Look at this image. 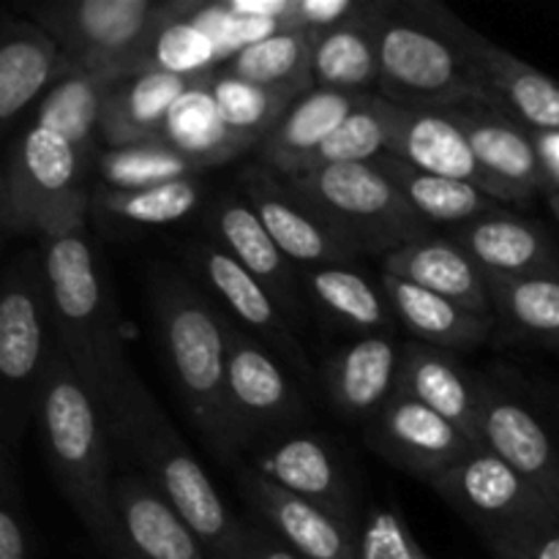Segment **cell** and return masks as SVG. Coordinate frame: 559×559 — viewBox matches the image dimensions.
I'll list each match as a JSON object with an SVG mask.
<instances>
[{
    "label": "cell",
    "instance_id": "c3c4849f",
    "mask_svg": "<svg viewBox=\"0 0 559 559\" xmlns=\"http://www.w3.org/2000/svg\"><path fill=\"white\" fill-rule=\"evenodd\" d=\"M484 544H486V549L491 551V557H495V559H527V557L519 555V551H513L511 546L500 544V540H484Z\"/></svg>",
    "mask_w": 559,
    "mask_h": 559
},
{
    "label": "cell",
    "instance_id": "603a6c76",
    "mask_svg": "<svg viewBox=\"0 0 559 559\" xmlns=\"http://www.w3.org/2000/svg\"><path fill=\"white\" fill-rule=\"evenodd\" d=\"M402 344L393 333L364 336L331 358L325 369L328 396L347 420H374L399 391Z\"/></svg>",
    "mask_w": 559,
    "mask_h": 559
},
{
    "label": "cell",
    "instance_id": "7a4b0ae2",
    "mask_svg": "<svg viewBox=\"0 0 559 559\" xmlns=\"http://www.w3.org/2000/svg\"><path fill=\"white\" fill-rule=\"evenodd\" d=\"M107 429L112 445L134 464L136 475H142L194 530L207 557H238L246 524L229 513L200 459L191 453L167 409L136 371L107 418Z\"/></svg>",
    "mask_w": 559,
    "mask_h": 559
},
{
    "label": "cell",
    "instance_id": "52a82bcc",
    "mask_svg": "<svg viewBox=\"0 0 559 559\" xmlns=\"http://www.w3.org/2000/svg\"><path fill=\"white\" fill-rule=\"evenodd\" d=\"M284 180V178H282ZM289 194L309 207L331 233L358 254H391L431 227L409 207L393 180L371 164H333L284 180Z\"/></svg>",
    "mask_w": 559,
    "mask_h": 559
},
{
    "label": "cell",
    "instance_id": "9a60e30c",
    "mask_svg": "<svg viewBox=\"0 0 559 559\" xmlns=\"http://www.w3.org/2000/svg\"><path fill=\"white\" fill-rule=\"evenodd\" d=\"M238 489L289 549L304 559H360V524L344 522L282 489L254 467L240 469Z\"/></svg>",
    "mask_w": 559,
    "mask_h": 559
},
{
    "label": "cell",
    "instance_id": "8fae6325",
    "mask_svg": "<svg viewBox=\"0 0 559 559\" xmlns=\"http://www.w3.org/2000/svg\"><path fill=\"white\" fill-rule=\"evenodd\" d=\"M227 333V404L238 445L271 431L304 424L306 402L278 355L235 320L224 317Z\"/></svg>",
    "mask_w": 559,
    "mask_h": 559
},
{
    "label": "cell",
    "instance_id": "30bf717a",
    "mask_svg": "<svg viewBox=\"0 0 559 559\" xmlns=\"http://www.w3.org/2000/svg\"><path fill=\"white\" fill-rule=\"evenodd\" d=\"M431 486L478 530L480 540L559 522V513L549 500L486 445H475Z\"/></svg>",
    "mask_w": 559,
    "mask_h": 559
},
{
    "label": "cell",
    "instance_id": "e575fe53",
    "mask_svg": "<svg viewBox=\"0 0 559 559\" xmlns=\"http://www.w3.org/2000/svg\"><path fill=\"white\" fill-rule=\"evenodd\" d=\"M374 164L393 180V186L402 191L409 207L429 227L448 224V227L459 229L464 224L475 222V218L486 216V213L497 211V205H500L495 197L475 189V186L462 183V180L442 178V175L424 173V169L413 167V164L393 156V153H382Z\"/></svg>",
    "mask_w": 559,
    "mask_h": 559
},
{
    "label": "cell",
    "instance_id": "f35d334b",
    "mask_svg": "<svg viewBox=\"0 0 559 559\" xmlns=\"http://www.w3.org/2000/svg\"><path fill=\"white\" fill-rule=\"evenodd\" d=\"M205 197L202 178L173 180V183L151 186L136 191L98 189L93 191V211L112 222L131 224V227H164L178 224L200 207Z\"/></svg>",
    "mask_w": 559,
    "mask_h": 559
},
{
    "label": "cell",
    "instance_id": "2e32d148",
    "mask_svg": "<svg viewBox=\"0 0 559 559\" xmlns=\"http://www.w3.org/2000/svg\"><path fill=\"white\" fill-rule=\"evenodd\" d=\"M240 191H243L246 202L260 216L262 227L276 240L278 249L300 271L322 265H349L358 257L353 246L344 243L309 207L300 205L289 194L287 183L276 173L262 167V164L260 167L243 169Z\"/></svg>",
    "mask_w": 559,
    "mask_h": 559
},
{
    "label": "cell",
    "instance_id": "e0dca14e",
    "mask_svg": "<svg viewBox=\"0 0 559 559\" xmlns=\"http://www.w3.org/2000/svg\"><path fill=\"white\" fill-rule=\"evenodd\" d=\"M442 112L464 131L475 158L516 194L530 202L535 194H551V180L535 147L533 131L516 118L486 102H467L445 107Z\"/></svg>",
    "mask_w": 559,
    "mask_h": 559
},
{
    "label": "cell",
    "instance_id": "6da1fadb",
    "mask_svg": "<svg viewBox=\"0 0 559 559\" xmlns=\"http://www.w3.org/2000/svg\"><path fill=\"white\" fill-rule=\"evenodd\" d=\"M41 445L66 502L109 557L120 555V519L112 497V440L107 420L71 366L69 355L52 342L36 396Z\"/></svg>",
    "mask_w": 559,
    "mask_h": 559
},
{
    "label": "cell",
    "instance_id": "5b68a950",
    "mask_svg": "<svg viewBox=\"0 0 559 559\" xmlns=\"http://www.w3.org/2000/svg\"><path fill=\"white\" fill-rule=\"evenodd\" d=\"M151 309L186 413L218 456L233 459L240 445L227 404L224 317L189 278L167 267L151 276Z\"/></svg>",
    "mask_w": 559,
    "mask_h": 559
},
{
    "label": "cell",
    "instance_id": "d6a6232c",
    "mask_svg": "<svg viewBox=\"0 0 559 559\" xmlns=\"http://www.w3.org/2000/svg\"><path fill=\"white\" fill-rule=\"evenodd\" d=\"M213 74H216V69L205 71L202 80L175 104L162 134L164 142L178 147L180 153L194 158L205 169L233 162L251 147H260V142L240 134L227 123L216 98H213Z\"/></svg>",
    "mask_w": 559,
    "mask_h": 559
},
{
    "label": "cell",
    "instance_id": "484cf974",
    "mask_svg": "<svg viewBox=\"0 0 559 559\" xmlns=\"http://www.w3.org/2000/svg\"><path fill=\"white\" fill-rule=\"evenodd\" d=\"M369 96V93H366ZM364 96L349 93L322 91L314 87L289 107V112L278 120L276 129L257 147L262 167L289 180L306 175L311 169L317 151L325 145L328 136L347 120Z\"/></svg>",
    "mask_w": 559,
    "mask_h": 559
},
{
    "label": "cell",
    "instance_id": "8d00e7d4",
    "mask_svg": "<svg viewBox=\"0 0 559 559\" xmlns=\"http://www.w3.org/2000/svg\"><path fill=\"white\" fill-rule=\"evenodd\" d=\"M96 173L104 189L136 191L173 183V180L200 178L205 167L169 142L151 140L126 147H104V151H98Z\"/></svg>",
    "mask_w": 559,
    "mask_h": 559
},
{
    "label": "cell",
    "instance_id": "f546056e",
    "mask_svg": "<svg viewBox=\"0 0 559 559\" xmlns=\"http://www.w3.org/2000/svg\"><path fill=\"white\" fill-rule=\"evenodd\" d=\"M60 47L31 16L3 14L0 36V123L11 126L16 115L55 80Z\"/></svg>",
    "mask_w": 559,
    "mask_h": 559
},
{
    "label": "cell",
    "instance_id": "8992f818",
    "mask_svg": "<svg viewBox=\"0 0 559 559\" xmlns=\"http://www.w3.org/2000/svg\"><path fill=\"white\" fill-rule=\"evenodd\" d=\"M93 164L96 156L33 123L14 142L0 178L3 233H33L44 240L87 227V213L93 211L87 169Z\"/></svg>",
    "mask_w": 559,
    "mask_h": 559
},
{
    "label": "cell",
    "instance_id": "83f0119b",
    "mask_svg": "<svg viewBox=\"0 0 559 559\" xmlns=\"http://www.w3.org/2000/svg\"><path fill=\"white\" fill-rule=\"evenodd\" d=\"M380 284L399 325L429 347L445 349V353H469L489 342L497 325L495 314L464 309V306L429 293L418 284L404 282V278L382 273Z\"/></svg>",
    "mask_w": 559,
    "mask_h": 559
},
{
    "label": "cell",
    "instance_id": "ba28073f",
    "mask_svg": "<svg viewBox=\"0 0 559 559\" xmlns=\"http://www.w3.org/2000/svg\"><path fill=\"white\" fill-rule=\"evenodd\" d=\"M31 20L58 41L55 82L85 71L134 63L145 71V55L158 27L169 20H189L194 3L153 0H74L31 5Z\"/></svg>",
    "mask_w": 559,
    "mask_h": 559
},
{
    "label": "cell",
    "instance_id": "681fc988",
    "mask_svg": "<svg viewBox=\"0 0 559 559\" xmlns=\"http://www.w3.org/2000/svg\"><path fill=\"white\" fill-rule=\"evenodd\" d=\"M546 200H549V207H551V213H555V218L559 222V191H551L549 197H546Z\"/></svg>",
    "mask_w": 559,
    "mask_h": 559
},
{
    "label": "cell",
    "instance_id": "74e56055",
    "mask_svg": "<svg viewBox=\"0 0 559 559\" xmlns=\"http://www.w3.org/2000/svg\"><path fill=\"white\" fill-rule=\"evenodd\" d=\"M495 314L516 336L559 353V278H489Z\"/></svg>",
    "mask_w": 559,
    "mask_h": 559
},
{
    "label": "cell",
    "instance_id": "4dcf8cb0",
    "mask_svg": "<svg viewBox=\"0 0 559 559\" xmlns=\"http://www.w3.org/2000/svg\"><path fill=\"white\" fill-rule=\"evenodd\" d=\"M136 74H142L140 66L123 63L66 76V80L55 82L52 91L38 104L33 123L66 136L71 145L98 158L96 140L104 104L112 96L115 87H120L126 80Z\"/></svg>",
    "mask_w": 559,
    "mask_h": 559
},
{
    "label": "cell",
    "instance_id": "4316f807",
    "mask_svg": "<svg viewBox=\"0 0 559 559\" xmlns=\"http://www.w3.org/2000/svg\"><path fill=\"white\" fill-rule=\"evenodd\" d=\"M202 74H169L151 69L126 80L104 104L98 140L107 147L162 140L173 107L202 80Z\"/></svg>",
    "mask_w": 559,
    "mask_h": 559
},
{
    "label": "cell",
    "instance_id": "bcb514c9",
    "mask_svg": "<svg viewBox=\"0 0 559 559\" xmlns=\"http://www.w3.org/2000/svg\"><path fill=\"white\" fill-rule=\"evenodd\" d=\"M235 559H304L295 555L282 538H276L267 530L254 527V524H246V538L240 546L238 557Z\"/></svg>",
    "mask_w": 559,
    "mask_h": 559
},
{
    "label": "cell",
    "instance_id": "60d3db41",
    "mask_svg": "<svg viewBox=\"0 0 559 559\" xmlns=\"http://www.w3.org/2000/svg\"><path fill=\"white\" fill-rule=\"evenodd\" d=\"M385 98L380 93H369L364 102L347 115L342 126L317 151L311 169L333 167V164H371L385 153L388 145V118ZM309 169V173H311Z\"/></svg>",
    "mask_w": 559,
    "mask_h": 559
},
{
    "label": "cell",
    "instance_id": "44dd1931",
    "mask_svg": "<svg viewBox=\"0 0 559 559\" xmlns=\"http://www.w3.org/2000/svg\"><path fill=\"white\" fill-rule=\"evenodd\" d=\"M112 497L120 519L118 559H211L194 530L142 475H118Z\"/></svg>",
    "mask_w": 559,
    "mask_h": 559
},
{
    "label": "cell",
    "instance_id": "d4e9b609",
    "mask_svg": "<svg viewBox=\"0 0 559 559\" xmlns=\"http://www.w3.org/2000/svg\"><path fill=\"white\" fill-rule=\"evenodd\" d=\"M399 393H407L415 402L426 404L464 435L478 440V418L484 404L486 382L469 374L453 353L429 347V344H402V364H399Z\"/></svg>",
    "mask_w": 559,
    "mask_h": 559
},
{
    "label": "cell",
    "instance_id": "f1b7e54d",
    "mask_svg": "<svg viewBox=\"0 0 559 559\" xmlns=\"http://www.w3.org/2000/svg\"><path fill=\"white\" fill-rule=\"evenodd\" d=\"M475 52L489 82V104L516 118L524 129L559 134V82L484 36Z\"/></svg>",
    "mask_w": 559,
    "mask_h": 559
},
{
    "label": "cell",
    "instance_id": "ee69618b",
    "mask_svg": "<svg viewBox=\"0 0 559 559\" xmlns=\"http://www.w3.org/2000/svg\"><path fill=\"white\" fill-rule=\"evenodd\" d=\"M374 0H293L287 31L328 33L366 16Z\"/></svg>",
    "mask_w": 559,
    "mask_h": 559
},
{
    "label": "cell",
    "instance_id": "9c48e42d",
    "mask_svg": "<svg viewBox=\"0 0 559 559\" xmlns=\"http://www.w3.org/2000/svg\"><path fill=\"white\" fill-rule=\"evenodd\" d=\"M52 309L41 251H22L3 273L0 295V377L3 448L14 451L27 415L36 413L44 364L52 349Z\"/></svg>",
    "mask_w": 559,
    "mask_h": 559
},
{
    "label": "cell",
    "instance_id": "f6af8a7d",
    "mask_svg": "<svg viewBox=\"0 0 559 559\" xmlns=\"http://www.w3.org/2000/svg\"><path fill=\"white\" fill-rule=\"evenodd\" d=\"M484 540H500V544L511 546L527 559H559V522L535 524V527L516 530L508 535H495V538Z\"/></svg>",
    "mask_w": 559,
    "mask_h": 559
},
{
    "label": "cell",
    "instance_id": "ab89813d",
    "mask_svg": "<svg viewBox=\"0 0 559 559\" xmlns=\"http://www.w3.org/2000/svg\"><path fill=\"white\" fill-rule=\"evenodd\" d=\"M211 91L227 123L240 134L257 140L260 145L276 129L278 120L289 112V107L300 96H306V93L293 91V87H267L240 80V76L229 74L227 69L213 74Z\"/></svg>",
    "mask_w": 559,
    "mask_h": 559
},
{
    "label": "cell",
    "instance_id": "d6986e66",
    "mask_svg": "<svg viewBox=\"0 0 559 559\" xmlns=\"http://www.w3.org/2000/svg\"><path fill=\"white\" fill-rule=\"evenodd\" d=\"M207 229L213 233V240L273 295L289 322L304 320L300 309L304 278L298 276V265H293L278 249L243 194L218 197L207 213Z\"/></svg>",
    "mask_w": 559,
    "mask_h": 559
},
{
    "label": "cell",
    "instance_id": "836d02e7",
    "mask_svg": "<svg viewBox=\"0 0 559 559\" xmlns=\"http://www.w3.org/2000/svg\"><path fill=\"white\" fill-rule=\"evenodd\" d=\"M304 289L317 309L342 331L364 336L393 333L396 317L388 304L382 284H374L353 265H322L300 271Z\"/></svg>",
    "mask_w": 559,
    "mask_h": 559
},
{
    "label": "cell",
    "instance_id": "cb8c5ba5",
    "mask_svg": "<svg viewBox=\"0 0 559 559\" xmlns=\"http://www.w3.org/2000/svg\"><path fill=\"white\" fill-rule=\"evenodd\" d=\"M254 469L282 489L309 500L311 506L322 508L344 522L358 524L355 522L353 486H349L336 453L317 437L295 435L276 440L265 453H260Z\"/></svg>",
    "mask_w": 559,
    "mask_h": 559
},
{
    "label": "cell",
    "instance_id": "3957f363",
    "mask_svg": "<svg viewBox=\"0 0 559 559\" xmlns=\"http://www.w3.org/2000/svg\"><path fill=\"white\" fill-rule=\"evenodd\" d=\"M475 36L478 33L440 3H388L377 20V93L409 109L489 104V82L475 52Z\"/></svg>",
    "mask_w": 559,
    "mask_h": 559
},
{
    "label": "cell",
    "instance_id": "5bb4252c",
    "mask_svg": "<svg viewBox=\"0 0 559 559\" xmlns=\"http://www.w3.org/2000/svg\"><path fill=\"white\" fill-rule=\"evenodd\" d=\"M385 118V153L404 158L424 173L475 186L497 202H519L516 194L475 158L464 131L442 109H409L388 102Z\"/></svg>",
    "mask_w": 559,
    "mask_h": 559
},
{
    "label": "cell",
    "instance_id": "277c9868",
    "mask_svg": "<svg viewBox=\"0 0 559 559\" xmlns=\"http://www.w3.org/2000/svg\"><path fill=\"white\" fill-rule=\"evenodd\" d=\"M41 257L55 338L107 420L134 366L123 355L112 289L98 265L87 227L44 238Z\"/></svg>",
    "mask_w": 559,
    "mask_h": 559
},
{
    "label": "cell",
    "instance_id": "d590c367",
    "mask_svg": "<svg viewBox=\"0 0 559 559\" xmlns=\"http://www.w3.org/2000/svg\"><path fill=\"white\" fill-rule=\"evenodd\" d=\"M314 44L317 33L309 31L273 33L235 52L227 71L257 85L309 93L314 91Z\"/></svg>",
    "mask_w": 559,
    "mask_h": 559
},
{
    "label": "cell",
    "instance_id": "b9f144b4",
    "mask_svg": "<svg viewBox=\"0 0 559 559\" xmlns=\"http://www.w3.org/2000/svg\"><path fill=\"white\" fill-rule=\"evenodd\" d=\"M0 559H33V533L14 451L0 445Z\"/></svg>",
    "mask_w": 559,
    "mask_h": 559
},
{
    "label": "cell",
    "instance_id": "7bdbcfd3",
    "mask_svg": "<svg viewBox=\"0 0 559 559\" xmlns=\"http://www.w3.org/2000/svg\"><path fill=\"white\" fill-rule=\"evenodd\" d=\"M360 559H431L396 506L371 508L360 522Z\"/></svg>",
    "mask_w": 559,
    "mask_h": 559
},
{
    "label": "cell",
    "instance_id": "ac0fdd59",
    "mask_svg": "<svg viewBox=\"0 0 559 559\" xmlns=\"http://www.w3.org/2000/svg\"><path fill=\"white\" fill-rule=\"evenodd\" d=\"M478 440L530 480L559 513V448L527 404L502 388L486 385Z\"/></svg>",
    "mask_w": 559,
    "mask_h": 559
},
{
    "label": "cell",
    "instance_id": "7dc6e473",
    "mask_svg": "<svg viewBox=\"0 0 559 559\" xmlns=\"http://www.w3.org/2000/svg\"><path fill=\"white\" fill-rule=\"evenodd\" d=\"M535 147H538V156L544 162L546 175L551 180V191H559V134H540L533 131Z\"/></svg>",
    "mask_w": 559,
    "mask_h": 559
},
{
    "label": "cell",
    "instance_id": "ffe728a7",
    "mask_svg": "<svg viewBox=\"0 0 559 559\" xmlns=\"http://www.w3.org/2000/svg\"><path fill=\"white\" fill-rule=\"evenodd\" d=\"M489 278H559V249L533 218L491 211L451 235Z\"/></svg>",
    "mask_w": 559,
    "mask_h": 559
},
{
    "label": "cell",
    "instance_id": "7402d4cb",
    "mask_svg": "<svg viewBox=\"0 0 559 559\" xmlns=\"http://www.w3.org/2000/svg\"><path fill=\"white\" fill-rule=\"evenodd\" d=\"M382 273L418 284L464 309L495 314L489 276L453 238L426 235V238L409 240L402 249L382 257Z\"/></svg>",
    "mask_w": 559,
    "mask_h": 559
},
{
    "label": "cell",
    "instance_id": "1f68e13d",
    "mask_svg": "<svg viewBox=\"0 0 559 559\" xmlns=\"http://www.w3.org/2000/svg\"><path fill=\"white\" fill-rule=\"evenodd\" d=\"M388 0H374L371 11L360 20L317 33L314 44V87L322 91L366 96L380 85V41L377 20Z\"/></svg>",
    "mask_w": 559,
    "mask_h": 559
},
{
    "label": "cell",
    "instance_id": "4fadbf2b",
    "mask_svg": "<svg viewBox=\"0 0 559 559\" xmlns=\"http://www.w3.org/2000/svg\"><path fill=\"white\" fill-rule=\"evenodd\" d=\"M369 445L404 473L435 484L480 442L426 404L396 391L369 424Z\"/></svg>",
    "mask_w": 559,
    "mask_h": 559
},
{
    "label": "cell",
    "instance_id": "7c38bea8",
    "mask_svg": "<svg viewBox=\"0 0 559 559\" xmlns=\"http://www.w3.org/2000/svg\"><path fill=\"white\" fill-rule=\"evenodd\" d=\"M183 257L191 271L202 278V284L227 306L238 325L243 322L251 336L260 338L267 349L287 360L300 377L314 380L309 353L295 336L289 317L235 257H229L216 240H194L186 246Z\"/></svg>",
    "mask_w": 559,
    "mask_h": 559
}]
</instances>
